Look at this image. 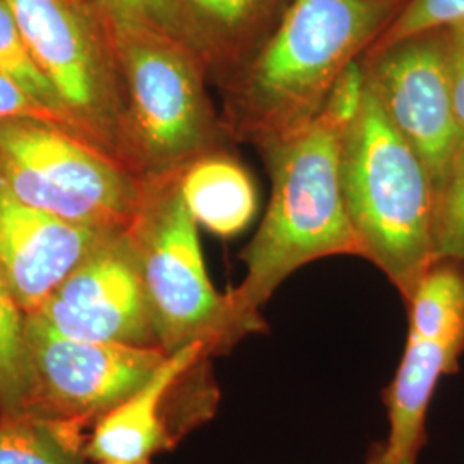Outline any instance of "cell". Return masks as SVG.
<instances>
[{"instance_id": "603a6c76", "label": "cell", "mask_w": 464, "mask_h": 464, "mask_svg": "<svg viewBox=\"0 0 464 464\" xmlns=\"http://www.w3.org/2000/svg\"><path fill=\"white\" fill-rule=\"evenodd\" d=\"M17 117L42 119L64 128V124L57 117L52 116L49 111L34 103V100L30 99L11 78L0 72V121L17 119Z\"/></svg>"}, {"instance_id": "d6986e66", "label": "cell", "mask_w": 464, "mask_h": 464, "mask_svg": "<svg viewBox=\"0 0 464 464\" xmlns=\"http://www.w3.org/2000/svg\"><path fill=\"white\" fill-rule=\"evenodd\" d=\"M435 256L464 270V143L437 193Z\"/></svg>"}, {"instance_id": "8fae6325", "label": "cell", "mask_w": 464, "mask_h": 464, "mask_svg": "<svg viewBox=\"0 0 464 464\" xmlns=\"http://www.w3.org/2000/svg\"><path fill=\"white\" fill-rule=\"evenodd\" d=\"M36 314L72 337L160 348L126 229L103 237Z\"/></svg>"}, {"instance_id": "277c9868", "label": "cell", "mask_w": 464, "mask_h": 464, "mask_svg": "<svg viewBox=\"0 0 464 464\" xmlns=\"http://www.w3.org/2000/svg\"><path fill=\"white\" fill-rule=\"evenodd\" d=\"M341 189L363 258L408 301L435 256L437 197L430 174L366 83L341 145Z\"/></svg>"}, {"instance_id": "9c48e42d", "label": "cell", "mask_w": 464, "mask_h": 464, "mask_svg": "<svg viewBox=\"0 0 464 464\" xmlns=\"http://www.w3.org/2000/svg\"><path fill=\"white\" fill-rule=\"evenodd\" d=\"M34 375V415L82 427L121 404L166 360L157 346H130L72 337L45 318L26 315Z\"/></svg>"}, {"instance_id": "7c38bea8", "label": "cell", "mask_w": 464, "mask_h": 464, "mask_svg": "<svg viewBox=\"0 0 464 464\" xmlns=\"http://www.w3.org/2000/svg\"><path fill=\"white\" fill-rule=\"evenodd\" d=\"M114 231L50 216L0 191V268L23 312H40L67 276Z\"/></svg>"}, {"instance_id": "484cf974", "label": "cell", "mask_w": 464, "mask_h": 464, "mask_svg": "<svg viewBox=\"0 0 464 464\" xmlns=\"http://www.w3.org/2000/svg\"><path fill=\"white\" fill-rule=\"evenodd\" d=\"M99 464H119V463H99Z\"/></svg>"}, {"instance_id": "52a82bcc", "label": "cell", "mask_w": 464, "mask_h": 464, "mask_svg": "<svg viewBox=\"0 0 464 464\" xmlns=\"http://www.w3.org/2000/svg\"><path fill=\"white\" fill-rule=\"evenodd\" d=\"M76 133L121 164V90L109 21L93 0H5Z\"/></svg>"}, {"instance_id": "ffe728a7", "label": "cell", "mask_w": 464, "mask_h": 464, "mask_svg": "<svg viewBox=\"0 0 464 464\" xmlns=\"http://www.w3.org/2000/svg\"><path fill=\"white\" fill-rule=\"evenodd\" d=\"M464 26V0H404L375 44L368 50L383 49L399 40L449 32Z\"/></svg>"}, {"instance_id": "ba28073f", "label": "cell", "mask_w": 464, "mask_h": 464, "mask_svg": "<svg viewBox=\"0 0 464 464\" xmlns=\"http://www.w3.org/2000/svg\"><path fill=\"white\" fill-rule=\"evenodd\" d=\"M410 332L396 377L387 389L389 464H416L437 382L458 368L464 353V270L437 262L408 298Z\"/></svg>"}, {"instance_id": "2e32d148", "label": "cell", "mask_w": 464, "mask_h": 464, "mask_svg": "<svg viewBox=\"0 0 464 464\" xmlns=\"http://www.w3.org/2000/svg\"><path fill=\"white\" fill-rule=\"evenodd\" d=\"M34 375L26 314L19 306L0 268V420L34 415Z\"/></svg>"}, {"instance_id": "ac0fdd59", "label": "cell", "mask_w": 464, "mask_h": 464, "mask_svg": "<svg viewBox=\"0 0 464 464\" xmlns=\"http://www.w3.org/2000/svg\"><path fill=\"white\" fill-rule=\"evenodd\" d=\"M0 72L11 78L34 103L57 117L69 131L76 133L63 100L38 66L5 0H0Z\"/></svg>"}, {"instance_id": "e0dca14e", "label": "cell", "mask_w": 464, "mask_h": 464, "mask_svg": "<svg viewBox=\"0 0 464 464\" xmlns=\"http://www.w3.org/2000/svg\"><path fill=\"white\" fill-rule=\"evenodd\" d=\"M80 429L24 415L0 420V464H83Z\"/></svg>"}, {"instance_id": "7402d4cb", "label": "cell", "mask_w": 464, "mask_h": 464, "mask_svg": "<svg viewBox=\"0 0 464 464\" xmlns=\"http://www.w3.org/2000/svg\"><path fill=\"white\" fill-rule=\"evenodd\" d=\"M366 93V72L362 57L353 61L348 67L337 76L332 84L329 97L324 103L322 112L332 117L341 126L348 128L349 124L360 114Z\"/></svg>"}, {"instance_id": "8992f818", "label": "cell", "mask_w": 464, "mask_h": 464, "mask_svg": "<svg viewBox=\"0 0 464 464\" xmlns=\"http://www.w3.org/2000/svg\"><path fill=\"white\" fill-rule=\"evenodd\" d=\"M0 191L50 216L126 229L141 179L80 134L42 119L0 121Z\"/></svg>"}, {"instance_id": "3957f363", "label": "cell", "mask_w": 464, "mask_h": 464, "mask_svg": "<svg viewBox=\"0 0 464 464\" xmlns=\"http://www.w3.org/2000/svg\"><path fill=\"white\" fill-rule=\"evenodd\" d=\"M105 17L121 90V164L147 179L226 149L229 138L198 53L145 24Z\"/></svg>"}, {"instance_id": "9a60e30c", "label": "cell", "mask_w": 464, "mask_h": 464, "mask_svg": "<svg viewBox=\"0 0 464 464\" xmlns=\"http://www.w3.org/2000/svg\"><path fill=\"white\" fill-rule=\"evenodd\" d=\"M184 203L197 224L222 237L245 231L256 214V189L226 149L210 151L179 172Z\"/></svg>"}, {"instance_id": "cb8c5ba5", "label": "cell", "mask_w": 464, "mask_h": 464, "mask_svg": "<svg viewBox=\"0 0 464 464\" xmlns=\"http://www.w3.org/2000/svg\"><path fill=\"white\" fill-rule=\"evenodd\" d=\"M449 67L454 109L464 138V26L449 30Z\"/></svg>"}, {"instance_id": "4fadbf2b", "label": "cell", "mask_w": 464, "mask_h": 464, "mask_svg": "<svg viewBox=\"0 0 464 464\" xmlns=\"http://www.w3.org/2000/svg\"><path fill=\"white\" fill-rule=\"evenodd\" d=\"M210 356L203 344L167 354L149 381L100 418L84 444L83 456L95 463L149 464L172 446L167 404L178 385Z\"/></svg>"}, {"instance_id": "30bf717a", "label": "cell", "mask_w": 464, "mask_h": 464, "mask_svg": "<svg viewBox=\"0 0 464 464\" xmlns=\"http://www.w3.org/2000/svg\"><path fill=\"white\" fill-rule=\"evenodd\" d=\"M362 61L366 83L427 167L437 197L464 143L452 99L449 32L415 34L366 50Z\"/></svg>"}, {"instance_id": "44dd1931", "label": "cell", "mask_w": 464, "mask_h": 464, "mask_svg": "<svg viewBox=\"0 0 464 464\" xmlns=\"http://www.w3.org/2000/svg\"><path fill=\"white\" fill-rule=\"evenodd\" d=\"M109 17L133 21L169 34L201 57L198 42L179 0H93ZM203 61V59H201Z\"/></svg>"}, {"instance_id": "d4e9b609", "label": "cell", "mask_w": 464, "mask_h": 464, "mask_svg": "<svg viewBox=\"0 0 464 464\" xmlns=\"http://www.w3.org/2000/svg\"><path fill=\"white\" fill-rule=\"evenodd\" d=\"M366 464H389L387 463V459H385V454H383V448L377 449L373 454H372V458L368 459V463Z\"/></svg>"}, {"instance_id": "5bb4252c", "label": "cell", "mask_w": 464, "mask_h": 464, "mask_svg": "<svg viewBox=\"0 0 464 464\" xmlns=\"http://www.w3.org/2000/svg\"><path fill=\"white\" fill-rule=\"evenodd\" d=\"M208 80L226 83L274 32L289 0H179Z\"/></svg>"}, {"instance_id": "5b68a950", "label": "cell", "mask_w": 464, "mask_h": 464, "mask_svg": "<svg viewBox=\"0 0 464 464\" xmlns=\"http://www.w3.org/2000/svg\"><path fill=\"white\" fill-rule=\"evenodd\" d=\"M179 172L141 179L140 201L126 232L159 346L170 354L199 343L210 354H222L253 332L229 295H220L208 277L198 224L184 203Z\"/></svg>"}, {"instance_id": "7a4b0ae2", "label": "cell", "mask_w": 464, "mask_h": 464, "mask_svg": "<svg viewBox=\"0 0 464 464\" xmlns=\"http://www.w3.org/2000/svg\"><path fill=\"white\" fill-rule=\"evenodd\" d=\"M346 130L320 112L298 131L258 150L272 183L270 199L241 253L246 274L227 293L253 334L266 331L262 308L298 268L335 255L363 258L341 189Z\"/></svg>"}, {"instance_id": "6da1fadb", "label": "cell", "mask_w": 464, "mask_h": 464, "mask_svg": "<svg viewBox=\"0 0 464 464\" xmlns=\"http://www.w3.org/2000/svg\"><path fill=\"white\" fill-rule=\"evenodd\" d=\"M404 0H289L274 32L220 84L229 141L264 149L312 122Z\"/></svg>"}]
</instances>
